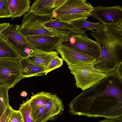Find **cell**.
Wrapping results in <instances>:
<instances>
[{
    "label": "cell",
    "instance_id": "cell-1",
    "mask_svg": "<svg viewBox=\"0 0 122 122\" xmlns=\"http://www.w3.org/2000/svg\"><path fill=\"white\" fill-rule=\"evenodd\" d=\"M107 74L68 104L70 115L111 119L122 116V79L115 71Z\"/></svg>",
    "mask_w": 122,
    "mask_h": 122
},
{
    "label": "cell",
    "instance_id": "cell-2",
    "mask_svg": "<svg viewBox=\"0 0 122 122\" xmlns=\"http://www.w3.org/2000/svg\"><path fill=\"white\" fill-rule=\"evenodd\" d=\"M90 3L85 0H66L55 8L51 14L53 19L71 23L83 19L90 16L93 9Z\"/></svg>",
    "mask_w": 122,
    "mask_h": 122
},
{
    "label": "cell",
    "instance_id": "cell-3",
    "mask_svg": "<svg viewBox=\"0 0 122 122\" xmlns=\"http://www.w3.org/2000/svg\"><path fill=\"white\" fill-rule=\"evenodd\" d=\"M43 15L29 11L24 15L21 24L16 25L14 27L16 29L26 37L45 35L65 39L67 41L74 36L64 31L50 29L45 27L42 24Z\"/></svg>",
    "mask_w": 122,
    "mask_h": 122
},
{
    "label": "cell",
    "instance_id": "cell-4",
    "mask_svg": "<svg viewBox=\"0 0 122 122\" xmlns=\"http://www.w3.org/2000/svg\"><path fill=\"white\" fill-rule=\"evenodd\" d=\"M94 62L68 66L70 72L73 75L76 80V86L83 91L92 86L107 76V73L95 69L94 66Z\"/></svg>",
    "mask_w": 122,
    "mask_h": 122
},
{
    "label": "cell",
    "instance_id": "cell-5",
    "mask_svg": "<svg viewBox=\"0 0 122 122\" xmlns=\"http://www.w3.org/2000/svg\"><path fill=\"white\" fill-rule=\"evenodd\" d=\"M1 34L22 58L27 57L31 50L34 49L32 45L26 37L16 29L13 25H11Z\"/></svg>",
    "mask_w": 122,
    "mask_h": 122
},
{
    "label": "cell",
    "instance_id": "cell-6",
    "mask_svg": "<svg viewBox=\"0 0 122 122\" xmlns=\"http://www.w3.org/2000/svg\"><path fill=\"white\" fill-rule=\"evenodd\" d=\"M21 79L17 60L0 59V84L10 89L13 87Z\"/></svg>",
    "mask_w": 122,
    "mask_h": 122
},
{
    "label": "cell",
    "instance_id": "cell-7",
    "mask_svg": "<svg viewBox=\"0 0 122 122\" xmlns=\"http://www.w3.org/2000/svg\"><path fill=\"white\" fill-rule=\"evenodd\" d=\"M90 15L104 25L116 26L122 22V8L120 5L93 7Z\"/></svg>",
    "mask_w": 122,
    "mask_h": 122
},
{
    "label": "cell",
    "instance_id": "cell-8",
    "mask_svg": "<svg viewBox=\"0 0 122 122\" xmlns=\"http://www.w3.org/2000/svg\"><path fill=\"white\" fill-rule=\"evenodd\" d=\"M67 46L81 51L97 59L100 53L96 41L90 39L85 33L76 36L62 43Z\"/></svg>",
    "mask_w": 122,
    "mask_h": 122
},
{
    "label": "cell",
    "instance_id": "cell-9",
    "mask_svg": "<svg viewBox=\"0 0 122 122\" xmlns=\"http://www.w3.org/2000/svg\"><path fill=\"white\" fill-rule=\"evenodd\" d=\"M55 50L68 66L95 62L96 60L86 53L66 46L62 43L57 46Z\"/></svg>",
    "mask_w": 122,
    "mask_h": 122
},
{
    "label": "cell",
    "instance_id": "cell-10",
    "mask_svg": "<svg viewBox=\"0 0 122 122\" xmlns=\"http://www.w3.org/2000/svg\"><path fill=\"white\" fill-rule=\"evenodd\" d=\"M26 37L32 45L34 49L47 51L56 50L59 44L67 41L65 39L45 35H35Z\"/></svg>",
    "mask_w": 122,
    "mask_h": 122
},
{
    "label": "cell",
    "instance_id": "cell-11",
    "mask_svg": "<svg viewBox=\"0 0 122 122\" xmlns=\"http://www.w3.org/2000/svg\"><path fill=\"white\" fill-rule=\"evenodd\" d=\"M64 110V104L61 99L56 94H51L47 100L44 111L37 122L53 120L62 115Z\"/></svg>",
    "mask_w": 122,
    "mask_h": 122
},
{
    "label": "cell",
    "instance_id": "cell-12",
    "mask_svg": "<svg viewBox=\"0 0 122 122\" xmlns=\"http://www.w3.org/2000/svg\"><path fill=\"white\" fill-rule=\"evenodd\" d=\"M42 24L47 28L67 32L74 36L84 34V30L73 24L71 23L62 22L53 19L51 13L43 15Z\"/></svg>",
    "mask_w": 122,
    "mask_h": 122
},
{
    "label": "cell",
    "instance_id": "cell-13",
    "mask_svg": "<svg viewBox=\"0 0 122 122\" xmlns=\"http://www.w3.org/2000/svg\"><path fill=\"white\" fill-rule=\"evenodd\" d=\"M20 69L21 79L25 78L46 75L47 69L30 62L27 57L18 60Z\"/></svg>",
    "mask_w": 122,
    "mask_h": 122
},
{
    "label": "cell",
    "instance_id": "cell-14",
    "mask_svg": "<svg viewBox=\"0 0 122 122\" xmlns=\"http://www.w3.org/2000/svg\"><path fill=\"white\" fill-rule=\"evenodd\" d=\"M56 51H49L35 49H32L27 57L31 62L47 69L52 60L59 56Z\"/></svg>",
    "mask_w": 122,
    "mask_h": 122
},
{
    "label": "cell",
    "instance_id": "cell-15",
    "mask_svg": "<svg viewBox=\"0 0 122 122\" xmlns=\"http://www.w3.org/2000/svg\"><path fill=\"white\" fill-rule=\"evenodd\" d=\"M12 20L20 17L29 11L31 1L29 0H7Z\"/></svg>",
    "mask_w": 122,
    "mask_h": 122
},
{
    "label": "cell",
    "instance_id": "cell-16",
    "mask_svg": "<svg viewBox=\"0 0 122 122\" xmlns=\"http://www.w3.org/2000/svg\"><path fill=\"white\" fill-rule=\"evenodd\" d=\"M55 0H36L30 6L29 11L41 14L51 13L55 8Z\"/></svg>",
    "mask_w": 122,
    "mask_h": 122
},
{
    "label": "cell",
    "instance_id": "cell-17",
    "mask_svg": "<svg viewBox=\"0 0 122 122\" xmlns=\"http://www.w3.org/2000/svg\"><path fill=\"white\" fill-rule=\"evenodd\" d=\"M22 58L0 34V59L18 60Z\"/></svg>",
    "mask_w": 122,
    "mask_h": 122
},
{
    "label": "cell",
    "instance_id": "cell-18",
    "mask_svg": "<svg viewBox=\"0 0 122 122\" xmlns=\"http://www.w3.org/2000/svg\"><path fill=\"white\" fill-rule=\"evenodd\" d=\"M51 94L50 92L42 91L33 95L30 98L27 99L31 109L39 107L45 108L47 100Z\"/></svg>",
    "mask_w": 122,
    "mask_h": 122
},
{
    "label": "cell",
    "instance_id": "cell-19",
    "mask_svg": "<svg viewBox=\"0 0 122 122\" xmlns=\"http://www.w3.org/2000/svg\"><path fill=\"white\" fill-rule=\"evenodd\" d=\"M76 26L83 29L85 31H86L96 30L103 29L104 25L99 21L96 22L89 21L83 19L71 22Z\"/></svg>",
    "mask_w": 122,
    "mask_h": 122
},
{
    "label": "cell",
    "instance_id": "cell-20",
    "mask_svg": "<svg viewBox=\"0 0 122 122\" xmlns=\"http://www.w3.org/2000/svg\"><path fill=\"white\" fill-rule=\"evenodd\" d=\"M9 89L0 84V118L10 105L8 97Z\"/></svg>",
    "mask_w": 122,
    "mask_h": 122
},
{
    "label": "cell",
    "instance_id": "cell-21",
    "mask_svg": "<svg viewBox=\"0 0 122 122\" xmlns=\"http://www.w3.org/2000/svg\"><path fill=\"white\" fill-rule=\"evenodd\" d=\"M18 110L21 114L23 122H36L32 117L31 108L27 100L23 101L20 105Z\"/></svg>",
    "mask_w": 122,
    "mask_h": 122
},
{
    "label": "cell",
    "instance_id": "cell-22",
    "mask_svg": "<svg viewBox=\"0 0 122 122\" xmlns=\"http://www.w3.org/2000/svg\"><path fill=\"white\" fill-rule=\"evenodd\" d=\"M7 0H0V18L11 17Z\"/></svg>",
    "mask_w": 122,
    "mask_h": 122
},
{
    "label": "cell",
    "instance_id": "cell-23",
    "mask_svg": "<svg viewBox=\"0 0 122 122\" xmlns=\"http://www.w3.org/2000/svg\"><path fill=\"white\" fill-rule=\"evenodd\" d=\"M63 60L62 58L60 57L59 56L53 59L47 69V73L61 67L63 65Z\"/></svg>",
    "mask_w": 122,
    "mask_h": 122
},
{
    "label": "cell",
    "instance_id": "cell-24",
    "mask_svg": "<svg viewBox=\"0 0 122 122\" xmlns=\"http://www.w3.org/2000/svg\"><path fill=\"white\" fill-rule=\"evenodd\" d=\"M45 108V107H39L31 109L32 117L36 122H37L40 119L44 111Z\"/></svg>",
    "mask_w": 122,
    "mask_h": 122
},
{
    "label": "cell",
    "instance_id": "cell-25",
    "mask_svg": "<svg viewBox=\"0 0 122 122\" xmlns=\"http://www.w3.org/2000/svg\"><path fill=\"white\" fill-rule=\"evenodd\" d=\"M9 122H23L21 114L19 110L12 109Z\"/></svg>",
    "mask_w": 122,
    "mask_h": 122
},
{
    "label": "cell",
    "instance_id": "cell-26",
    "mask_svg": "<svg viewBox=\"0 0 122 122\" xmlns=\"http://www.w3.org/2000/svg\"><path fill=\"white\" fill-rule=\"evenodd\" d=\"M13 109L9 105L0 118V122H9Z\"/></svg>",
    "mask_w": 122,
    "mask_h": 122
},
{
    "label": "cell",
    "instance_id": "cell-27",
    "mask_svg": "<svg viewBox=\"0 0 122 122\" xmlns=\"http://www.w3.org/2000/svg\"><path fill=\"white\" fill-rule=\"evenodd\" d=\"M115 71L120 78L122 79V61L118 65Z\"/></svg>",
    "mask_w": 122,
    "mask_h": 122
},
{
    "label": "cell",
    "instance_id": "cell-28",
    "mask_svg": "<svg viewBox=\"0 0 122 122\" xmlns=\"http://www.w3.org/2000/svg\"><path fill=\"white\" fill-rule=\"evenodd\" d=\"M9 23H0V34L5 29L10 25Z\"/></svg>",
    "mask_w": 122,
    "mask_h": 122
},
{
    "label": "cell",
    "instance_id": "cell-29",
    "mask_svg": "<svg viewBox=\"0 0 122 122\" xmlns=\"http://www.w3.org/2000/svg\"><path fill=\"white\" fill-rule=\"evenodd\" d=\"M66 0H55V8L57 7L63 3Z\"/></svg>",
    "mask_w": 122,
    "mask_h": 122
},
{
    "label": "cell",
    "instance_id": "cell-30",
    "mask_svg": "<svg viewBox=\"0 0 122 122\" xmlns=\"http://www.w3.org/2000/svg\"><path fill=\"white\" fill-rule=\"evenodd\" d=\"M112 120L115 122H122V116Z\"/></svg>",
    "mask_w": 122,
    "mask_h": 122
},
{
    "label": "cell",
    "instance_id": "cell-31",
    "mask_svg": "<svg viewBox=\"0 0 122 122\" xmlns=\"http://www.w3.org/2000/svg\"><path fill=\"white\" fill-rule=\"evenodd\" d=\"M98 122H115L112 119H110L108 118H106L105 119L99 121Z\"/></svg>",
    "mask_w": 122,
    "mask_h": 122
},
{
    "label": "cell",
    "instance_id": "cell-32",
    "mask_svg": "<svg viewBox=\"0 0 122 122\" xmlns=\"http://www.w3.org/2000/svg\"><path fill=\"white\" fill-rule=\"evenodd\" d=\"M27 93L25 91L22 92L20 94V96L23 97H25L27 96Z\"/></svg>",
    "mask_w": 122,
    "mask_h": 122
},
{
    "label": "cell",
    "instance_id": "cell-33",
    "mask_svg": "<svg viewBox=\"0 0 122 122\" xmlns=\"http://www.w3.org/2000/svg\"></svg>",
    "mask_w": 122,
    "mask_h": 122
}]
</instances>
